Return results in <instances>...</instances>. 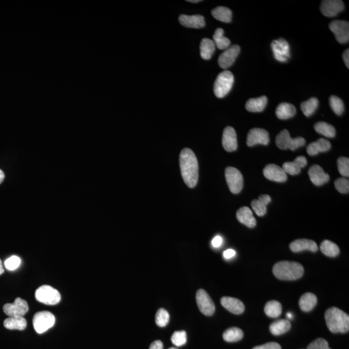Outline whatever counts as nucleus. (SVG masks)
Here are the masks:
<instances>
[{
	"label": "nucleus",
	"mask_w": 349,
	"mask_h": 349,
	"mask_svg": "<svg viewBox=\"0 0 349 349\" xmlns=\"http://www.w3.org/2000/svg\"><path fill=\"white\" fill-rule=\"evenodd\" d=\"M309 176L312 183L318 187L328 183L330 179L328 174L325 173L322 167L317 164L313 165L309 169Z\"/></svg>",
	"instance_id": "18"
},
{
	"label": "nucleus",
	"mask_w": 349,
	"mask_h": 349,
	"mask_svg": "<svg viewBox=\"0 0 349 349\" xmlns=\"http://www.w3.org/2000/svg\"><path fill=\"white\" fill-rule=\"evenodd\" d=\"M251 206L255 213H256L258 216H264V215L266 214V212H267V208H266V204H264L263 202L259 199H254V201L252 202Z\"/></svg>",
	"instance_id": "41"
},
{
	"label": "nucleus",
	"mask_w": 349,
	"mask_h": 349,
	"mask_svg": "<svg viewBox=\"0 0 349 349\" xmlns=\"http://www.w3.org/2000/svg\"><path fill=\"white\" fill-rule=\"evenodd\" d=\"M268 98L266 96H262L257 98H251L247 101L246 109L250 112H262L267 105Z\"/></svg>",
	"instance_id": "25"
},
{
	"label": "nucleus",
	"mask_w": 349,
	"mask_h": 349,
	"mask_svg": "<svg viewBox=\"0 0 349 349\" xmlns=\"http://www.w3.org/2000/svg\"><path fill=\"white\" fill-rule=\"evenodd\" d=\"M35 298L38 302L47 305L58 304L61 300L59 292L49 285L39 287L36 291Z\"/></svg>",
	"instance_id": "5"
},
{
	"label": "nucleus",
	"mask_w": 349,
	"mask_h": 349,
	"mask_svg": "<svg viewBox=\"0 0 349 349\" xmlns=\"http://www.w3.org/2000/svg\"><path fill=\"white\" fill-rule=\"evenodd\" d=\"M169 349H178V348H174V347H171V348H169Z\"/></svg>",
	"instance_id": "56"
},
{
	"label": "nucleus",
	"mask_w": 349,
	"mask_h": 349,
	"mask_svg": "<svg viewBox=\"0 0 349 349\" xmlns=\"http://www.w3.org/2000/svg\"><path fill=\"white\" fill-rule=\"evenodd\" d=\"M287 317H288V318H293V316H292V314L290 313L287 314Z\"/></svg>",
	"instance_id": "55"
},
{
	"label": "nucleus",
	"mask_w": 349,
	"mask_h": 349,
	"mask_svg": "<svg viewBox=\"0 0 349 349\" xmlns=\"http://www.w3.org/2000/svg\"><path fill=\"white\" fill-rule=\"evenodd\" d=\"M4 325L9 330H24L27 327V321L24 317H9L5 320Z\"/></svg>",
	"instance_id": "27"
},
{
	"label": "nucleus",
	"mask_w": 349,
	"mask_h": 349,
	"mask_svg": "<svg viewBox=\"0 0 349 349\" xmlns=\"http://www.w3.org/2000/svg\"><path fill=\"white\" fill-rule=\"evenodd\" d=\"M258 199L263 202L266 206L270 203L271 200H272L268 195H261V196H259Z\"/></svg>",
	"instance_id": "50"
},
{
	"label": "nucleus",
	"mask_w": 349,
	"mask_h": 349,
	"mask_svg": "<svg viewBox=\"0 0 349 349\" xmlns=\"http://www.w3.org/2000/svg\"><path fill=\"white\" fill-rule=\"evenodd\" d=\"M222 241H223V240H222V237H220V236H215L212 241V247L213 248L220 247L222 244Z\"/></svg>",
	"instance_id": "47"
},
{
	"label": "nucleus",
	"mask_w": 349,
	"mask_h": 349,
	"mask_svg": "<svg viewBox=\"0 0 349 349\" xmlns=\"http://www.w3.org/2000/svg\"><path fill=\"white\" fill-rule=\"evenodd\" d=\"M337 167L342 176L348 178L349 176V159L347 157H340L337 160Z\"/></svg>",
	"instance_id": "42"
},
{
	"label": "nucleus",
	"mask_w": 349,
	"mask_h": 349,
	"mask_svg": "<svg viewBox=\"0 0 349 349\" xmlns=\"http://www.w3.org/2000/svg\"><path fill=\"white\" fill-rule=\"evenodd\" d=\"M179 161L184 182L188 187L194 188L199 179V164L194 151L189 148L183 149Z\"/></svg>",
	"instance_id": "1"
},
{
	"label": "nucleus",
	"mask_w": 349,
	"mask_h": 349,
	"mask_svg": "<svg viewBox=\"0 0 349 349\" xmlns=\"http://www.w3.org/2000/svg\"><path fill=\"white\" fill-rule=\"evenodd\" d=\"M244 336L243 330L238 327H231L228 328L223 334V339L227 342H236L240 341Z\"/></svg>",
	"instance_id": "36"
},
{
	"label": "nucleus",
	"mask_w": 349,
	"mask_h": 349,
	"mask_svg": "<svg viewBox=\"0 0 349 349\" xmlns=\"http://www.w3.org/2000/svg\"><path fill=\"white\" fill-rule=\"evenodd\" d=\"M343 59L344 63L345 64L346 68H349V50L346 49L344 51L343 54Z\"/></svg>",
	"instance_id": "51"
},
{
	"label": "nucleus",
	"mask_w": 349,
	"mask_h": 349,
	"mask_svg": "<svg viewBox=\"0 0 349 349\" xmlns=\"http://www.w3.org/2000/svg\"><path fill=\"white\" fill-rule=\"evenodd\" d=\"M263 174L268 180L277 183H284L287 180V174L282 167L276 164H270L263 169Z\"/></svg>",
	"instance_id": "16"
},
{
	"label": "nucleus",
	"mask_w": 349,
	"mask_h": 349,
	"mask_svg": "<svg viewBox=\"0 0 349 349\" xmlns=\"http://www.w3.org/2000/svg\"><path fill=\"white\" fill-rule=\"evenodd\" d=\"M307 158L304 156H300L296 158L293 162H284L283 164V170L286 174L296 176L299 174L302 168L307 166Z\"/></svg>",
	"instance_id": "20"
},
{
	"label": "nucleus",
	"mask_w": 349,
	"mask_h": 349,
	"mask_svg": "<svg viewBox=\"0 0 349 349\" xmlns=\"http://www.w3.org/2000/svg\"><path fill=\"white\" fill-rule=\"evenodd\" d=\"M3 309L9 317H24L29 311V306L26 301L18 298L13 304L5 305Z\"/></svg>",
	"instance_id": "12"
},
{
	"label": "nucleus",
	"mask_w": 349,
	"mask_h": 349,
	"mask_svg": "<svg viewBox=\"0 0 349 349\" xmlns=\"http://www.w3.org/2000/svg\"><path fill=\"white\" fill-rule=\"evenodd\" d=\"M241 48L238 45L228 47L220 55L218 63L220 68L226 70L233 65L240 52Z\"/></svg>",
	"instance_id": "14"
},
{
	"label": "nucleus",
	"mask_w": 349,
	"mask_h": 349,
	"mask_svg": "<svg viewBox=\"0 0 349 349\" xmlns=\"http://www.w3.org/2000/svg\"><path fill=\"white\" fill-rule=\"evenodd\" d=\"M236 252L233 249H228L225 250L223 253V257L226 259H229L234 258L236 256Z\"/></svg>",
	"instance_id": "48"
},
{
	"label": "nucleus",
	"mask_w": 349,
	"mask_h": 349,
	"mask_svg": "<svg viewBox=\"0 0 349 349\" xmlns=\"http://www.w3.org/2000/svg\"><path fill=\"white\" fill-rule=\"evenodd\" d=\"M314 129L319 134L327 138H334L336 136V130L334 126L325 122H319L314 126Z\"/></svg>",
	"instance_id": "34"
},
{
	"label": "nucleus",
	"mask_w": 349,
	"mask_h": 349,
	"mask_svg": "<svg viewBox=\"0 0 349 349\" xmlns=\"http://www.w3.org/2000/svg\"><path fill=\"white\" fill-rule=\"evenodd\" d=\"M222 146L228 152H232L238 149L237 135L235 130L230 126L225 128L222 135Z\"/></svg>",
	"instance_id": "17"
},
{
	"label": "nucleus",
	"mask_w": 349,
	"mask_h": 349,
	"mask_svg": "<svg viewBox=\"0 0 349 349\" xmlns=\"http://www.w3.org/2000/svg\"><path fill=\"white\" fill-rule=\"evenodd\" d=\"M273 273L277 279L294 281L303 276L304 268L297 262L280 261L273 267Z\"/></svg>",
	"instance_id": "3"
},
{
	"label": "nucleus",
	"mask_w": 349,
	"mask_h": 349,
	"mask_svg": "<svg viewBox=\"0 0 349 349\" xmlns=\"http://www.w3.org/2000/svg\"><path fill=\"white\" fill-rule=\"evenodd\" d=\"M234 77L232 73L229 71H224L217 77L213 87L215 95L217 98L224 97L232 88Z\"/></svg>",
	"instance_id": "4"
},
{
	"label": "nucleus",
	"mask_w": 349,
	"mask_h": 349,
	"mask_svg": "<svg viewBox=\"0 0 349 349\" xmlns=\"http://www.w3.org/2000/svg\"><path fill=\"white\" fill-rule=\"evenodd\" d=\"M213 42L220 50H226L230 45V41L224 36V30L218 28L213 34Z\"/></svg>",
	"instance_id": "32"
},
{
	"label": "nucleus",
	"mask_w": 349,
	"mask_h": 349,
	"mask_svg": "<svg viewBox=\"0 0 349 349\" xmlns=\"http://www.w3.org/2000/svg\"><path fill=\"white\" fill-rule=\"evenodd\" d=\"M169 321V314L168 312L164 309H158L155 316V322L158 327H166L168 324Z\"/></svg>",
	"instance_id": "38"
},
{
	"label": "nucleus",
	"mask_w": 349,
	"mask_h": 349,
	"mask_svg": "<svg viewBox=\"0 0 349 349\" xmlns=\"http://www.w3.org/2000/svg\"><path fill=\"white\" fill-rule=\"evenodd\" d=\"M296 112L295 105L289 103L283 102L277 106L275 114L281 120H286L295 115Z\"/></svg>",
	"instance_id": "26"
},
{
	"label": "nucleus",
	"mask_w": 349,
	"mask_h": 349,
	"mask_svg": "<svg viewBox=\"0 0 349 349\" xmlns=\"http://www.w3.org/2000/svg\"><path fill=\"white\" fill-rule=\"evenodd\" d=\"M265 312L270 318H278L282 313L281 304L277 301H270L265 305Z\"/></svg>",
	"instance_id": "35"
},
{
	"label": "nucleus",
	"mask_w": 349,
	"mask_h": 349,
	"mask_svg": "<svg viewBox=\"0 0 349 349\" xmlns=\"http://www.w3.org/2000/svg\"><path fill=\"white\" fill-rule=\"evenodd\" d=\"M196 301L199 311L204 315L212 316L215 311L214 303L203 289H199L196 295Z\"/></svg>",
	"instance_id": "10"
},
{
	"label": "nucleus",
	"mask_w": 349,
	"mask_h": 349,
	"mask_svg": "<svg viewBox=\"0 0 349 349\" xmlns=\"http://www.w3.org/2000/svg\"><path fill=\"white\" fill-rule=\"evenodd\" d=\"M20 263H21V259L19 257L13 256L5 261V266L7 269L13 271L19 267Z\"/></svg>",
	"instance_id": "44"
},
{
	"label": "nucleus",
	"mask_w": 349,
	"mask_h": 349,
	"mask_svg": "<svg viewBox=\"0 0 349 349\" xmlns=\"http://www.w3.org/2000/svg\"><path fill=\"white\" fill-rule=\"evenodd\" d=\"M319 101L318 98L312 97L301 104V109L306 117H311L318 108Z\"/></svg>",
	"instance_id": "37"
},
{
	"label": "nucleus",
	"mask_w": 349,
	"mask_h": 349,
	"mask_svg": "<svg viewBox=\"0 0 349 349\" xmlns=\"http://www.w3.org/2000/svg\"><path fill=\"white\" fill-rule=\"evenodd\" d=\"M320 249L323 254L330 258H335L338 256L340 252L338 246L328 240L323 241L320 246Z\"/></svg>",
	"instance_id": "33"
},
{
	"label": "nucleus",
	"mask_w": 349,
	"mask_h": 349,
	"mask_svg": "<svg viewBox=\"0 0 349 349\" xmlns=\"http://www.w3.org/2000/svg\"><path fill=\"white\" fill-rule=\"evenodd\" d=\"M5 179V174L4 172L1 169H0V184H2L3 183V181Z\"/></svg>",
	"instance_id": "52"
},
{
	"label": "nucleus",
	"mask_w": 349,
	"mask_h": 349,
	"mask_svg": "<svg viewBox=\"0 0 349 349\" xmlns=\"http://www.w3.org/2000/svg\"><path fill=\"white\" fill-rule=\"evenodd\" d=\"M33 323L36 332L38 334H42L53 327L55 323V317L50 312H39L34 316Z\"/></svg>",
	"instance_id": "7"
},
{
	"label": "nucleus",
	"mask_w": 349,
	"mask_h": 349,
	"mask_svg": "<svg viewBox=\"0 0 349 349\" xmlns=\"http://www.w3.org/2000/svg\"><path fill=\"white\" fill-rule=\"evenodd\" d=\"M307 349H331L328 345L327 340L323 338H318L312 341L307 346Z\"/></svg>",
	"instance_id": "45"
},
{
	"label": "nucleus",
	"mask_w": 349,
	"mask_h": 349,
	"mask_svg": "<svg viewBox=\"0 0 349 349\" xmlns=\"http://www.w3.org/2000/svg\"><path fill=\"white\" fill-rule=\"evenodd\" d=\"M236 217L241 223L245 224L249 228H254L256 226V218L254 217L252 211L247 206H243L239 209L236 213Z\"/></svg>",
	"instance_id": "23"
},
{
	"label": "nucleus",
	"mask_w": 349,
	"mask_h": 349,
	"mask_svg": "<svg viewBox=\"0 0 349 349\" xmlns=\"http://www.w3.org/2000/svg\"><path fill=\"white\" fill-rule=\"evenodd\" d=\"M330 107L333 111L340 116L344 112V104L343 101L336 96H331L329 99Z\"/></svg>",
	"instance_id": "39"
},
{
	"label": "nucleus",
	"mask_w": 349,
	"mask_h": 349,
	"mask_svg": "<svg viewBox=\"0 0 349 349\" xmlns=\"http://www.w3.org/2000/svg\"><path fill=\"white\" fill-rule=\"evenodd\" d=\"M331 148V144L327 140L320 139L308 146L307 151L309 155L314 156L321 152H326Z\"/></svg>",
	"instance_id": "24"
},
{
	"label": "nucleus",
	"mask_w": 349,
	"mask_h": 349,
	"mask_svg": "<svg viewBox=\"0 0 349 349\" xmlns=\"http://www.w3.org/2000/svg\"><path fill=\"white\" fill-rule=\"evenodd\" d=\"M317 297L312 293H305L301 297L299 305L304 312L311 311L317 304Z\"/></svg>",
	"instance_id": "29"
},
{
	"label": "nucleus",
	"mask_w": 349,
	"mask_h": 349,
	"mask_svg": "<svg viewBox=\"0 0 349 349\" xmlns=\"http://www.w3.org/2000/svg\"><path fill=\"white\" fill-rule=\"evenodd\" d=\"M290 249L293 252H300L304 250L316 252L318 251V247L315 241L307 240V239H301L291 243Z\"/></svg>",
	"instance_id": "22"
},
{
	"label": "nucleus",
	"mask_w": 349,
	"mask_h": 349,
	"mask_svg": "<svg viewBox=\"0 0 349 349\" xmlns=\"http://www.w3.org/2000/svg\"><path fill=\"white\" fill-rule=\"evenodd\" d=\"M252 349H281V345L275 342H270L264 345L256 346Z\"/></svg>",
	"instance_id": "46"
},
{
	"label": "nucleus",
	"mask_w": 349,
	"mask_h": 349,
	"mask_svg": "<svg viewBox=\"0 0 349 349\" xmlns=\"http://www.w3.org/2000/svg\"><path fill=\"white\" fill-rule=\"evenodd\" d=\"M277 146L281 150H290L294 151L296 149L304 146L305 140L303 137H297L293 139L290 133L286 130H284L279 133L275 139Z\"/></svg>",
	"instance_id": "6"
},
{
	"label": "nucleus",
	"mask_w": 349,
	"mask_h": 349,
	"mask_svg": "<svg viewBox=\"0 0 349 349\" xmlns=\"http://www.w3.org/2000/svg\"><path fill=\"white\" fill-rule=\"evenodd\" d=\"M335 187L341 194H348L349 192V181L345 178H339L334 182Z\"/></svg>",
	"instance_id": "43"
},
{
	"label": "nucleus",
	"mask_w": 349,
	"mask_h": 349,
	"mask_svg": "<svg viewBox=\"0 0 349 349\" xmlns=\"http://www.w3.org/2000/svg\"><path fill=\"white\" fill-rule=\"evenodd\" d=\"M220 304L225 309L234 314H241L245 311V305L241 301L231 297H223L220 300Z\"/></svg>",
	"instance_id": "21"
},
{
	"label": "nucleus",
	"mask_w": 349,
	"mask_h": 349,
	"mask_svg": "<svg viewBox=\"0 0 349 349\" xmlns=\"http://www.w3.org/2000/svg\"><path fill=\"white\" fill-rule=\"evenodd\" d=\"M4 268L3 266V264H2V261L1 259H0V275H1L2 274H4Z\"/></svg>",
	"instance_id": "53"
},
{
	"label": "nucleus",
	"mask_w": 349,
	"mask_h": 349,
	"mask_svg": "<svg viewBox=\"0 0 349 349\" xmlns=\"http://www.w3.org/2000/svg\"><path fill=\"white\" fill-rule=\"evenodd\" d=\"M188 2H190V3H199V2H201L200 1V0H196V1H193V0H189V1H187Z\"/></svg>",
	"instance_id": "54"
},
{
	"label": "nucleus",
	"mask_w": 349,
	"mask_h": 349,
	"mask_svg": "<svg viewBox=\"0 0 349 349\" xmlns=\"http://www.w3.org/2000/svg\"><path fill=\"white\" fill-rule=\"evenodd\" d=\"M215 50V45L212 40L209 38L203 39L200 45V52L202 59L206 61L210 60L214 53Z\"/></svg>",
	"instance_id": "28"
},
{
	"label": "nucleus",
	"mask_w": 349,
	"mask_h": 349,
	"mask_svg": "<svg viewBox=\"0 0 349 349\" xmlns=\"http://www.w3.org/2000/svg\"><path fill=\"white\" fill-rule=\"evenodd\" d=\"M270 142L269 134L267 131L261 128H254L248 133L247 144L252 147L257 144L268 145Z\"/></svg>",
	"instance_id": "13"
},
{
	"label": "nucleus",
	"mask_w": 349,
	"mask_h": 349,
	"mask_svg": "<svg viewBox=\"0 0 349 349\" xmlns=\"http://www.w3.org/2000/svg\"><path fill=\"white\" fill-rule=\"evenodd\" d=\"M326 323L332 333H346L349 330V316L337 307L330 308L325 313Z\"/></svg>",
	"instance_id": "2"
},
{
	"label": "nucleus",
	"mask_w": 349,
	"mask_h": 349,
	"mask_svg": "<svg viewBox=\"0 0 349 349\" xmlns=\"http://www.w3.org/2000/svg\"><path fill=\"white\" fill-rule=\"evenodd\" d=\"M212 15L215 19L224 23H230L232 18V13L230 9L225 7H218L212 11Z\"/></svg>",
	"instance_id": "31"
},
{
	"label": "nucleus",
	"mask_w": 349,
	"mask_h": 349,
	"mask_svg": "<svg viewBox=\"0 0 349 349\" xmlns=\"http://www.w3.org/2000/svg\"><path fill=\"white\" fill-rule=\"evenodd\" d=\"M345 8L340 0H325L321 4L320 11L327 17H334Z\"/></svg>",
	"instance_id": "15"
},
{
	"label": "nucleus",
	"mask_w": 349,
	"mask_h": 349,
	"mask_svg": "<svg viewBox=\"0 0 349 349\" xmlns=\"http://www.w3.org/2000/svg\"><path fill=\"white\" fill-rule=\"evenodd\" d=\"M225 177L229 190L234 194L240 193L243 188V177L240 170L234 167H228L225 170Z\"/></svg>",
	"instance_id": "8"
},
{
	"label": "nucleus",
	"mask_w": 349,
	"mask_h": 349,
	"mask_svg": "<svg viewBox=\"0 0 349 349\" xmlns=\"http://www.w3.org/2000/svg\"><path fill=\"white\" fill-rule=\"evenodd\" d=\"M291 324L287 320H279L274 321L270 326V331L274 336H280L290 330Z\"/></svg>",
	"instance_id": "30"
},
{
	"label": "nucleus",
	"mask_w": 349,
	"mask_h": 349,
	"mask_svg": "<svg viewBox=\"0 0 349 349\" xmlns=\"http://www.w3.org/2000/svg\"><path fill=\"white\" fill-rule=\"evenodd\" d=\"M149 349H163V343L161 341L156 340L151 344Z\"/></svg>",
	"instance_id": "49"
},
{
	"label": "nucleus",
	"mask_w": 349,
	"mask_h": 349,
	"mask_svg": "<svg viewBox=\"0 0 349 349\" xmlns=\"http://www.w3.org/2000/svg\"><path fill=\"white\" fill-rule=\"evenodd\" d=\"M273 54L276 61L286 63L290 58V45L284 39L279 38L271 43Z\"/></svg>",
	"instance_id": "9"
},
{
	"label": "nucleus",
	"mask_w": 349,
	"mask_h": 349,
	"mask_svg": "<svg viewBox=\"0 0 349 349\" xmlns=\"http://www.w3.org/2000/svg\"><path fill=\"white\" fill-rule=\"evenodd\" d=\"M330 31L334 34L337 42L346 43L349 40V24L343 20H334L329 24Z\"/></svg>",
	"instance_id": "11"
},
{
	"label": "nucleus",
	"mask_w": 349,
	"mask_h": 349,
	"mask_svg": "<svg viewBox=\"0 0 349 349\" xmlns=\"http://www.w3.org/2000/svg\"><path fill=\"white\" fill-rule=\"evenodd\" d=\"M171 340L173 345L177 346L185 345L187 341V332L184 330L174 332L172 335Z\"/></svg>",
	"instance_id": "40"
},
{
	"label": "nucleus",
	"mask_w": 349,
	"mask_h": 349,
	"mask_svg": "<svg viewBox=\"0 0 349 349\" xmlns=\"http://www.w3.org/2000/svg\"><path fill=\"white\" fill-rule=\"evenodd\" d=\"M180 24L189 28L200 29L205 26L204 18L201 15H181L179 18Z\"/></svg>",
	"instance_id": "19"
}]
</instances>
